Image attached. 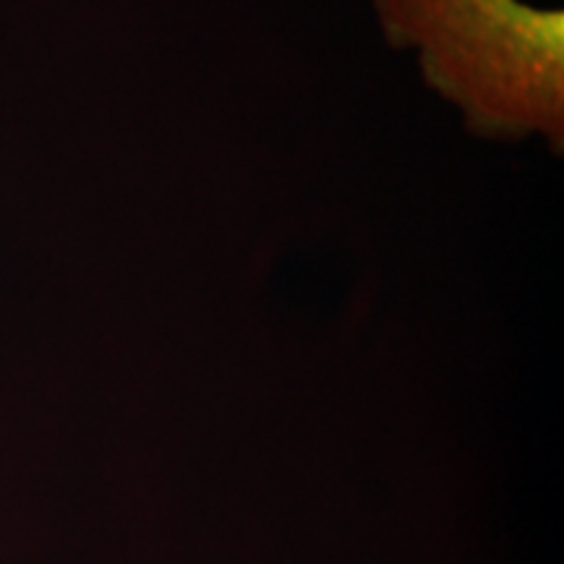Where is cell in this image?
Returning a JSON list of instances; mask_svg holds the SVG:
<instances>
[{"instance_id":"cell-1","label":"cell","mask_w":564,"mask_h":564,"mask_svg":"<svg viewBox=\"0 0 564 564\" xmlns=\"http://www.w3.org/2000/svg\"><path fill=\"white\" fill-rule=\"evenodd\" d=\"M384 17L426 51L434 82L489 129L562 126V13L514 0H384Z\"/></svg>"}]
</instances>
